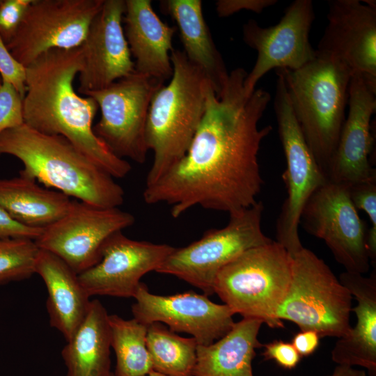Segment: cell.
Listing matches in <instances>:
<instances>
[{"instance_id":"26","label":"cell","mask_w":376,"mask_h":376,"mask_svg":"<svg viewBox=\"0 0 376 376\" xmlns=\"http://www.w3.org/2000/svg\"><path fill=\"white\" fill-rule=\"evenodd\" d=\"M73 199L22 175L0 178V207L19 223L45 228L63 217Z\"/></svg>"},{"instance_id":"13","label":"cell","mask_w":376,"mask_h":376,"mask_svg":"<svg viewBox=\"0 0 376 376\" xmlns=\"http://www.w3.org/2000/svg\"><path fill=\"white\" fill-rule=\"evenodd\" d=\"M134 222L131 213L118 207H99L73 200L69 211L44 228L35 242L79 274L100 260L103 245L111 235Z\"/></svg>"},{"instance_id":"9","label":"cell","mask_w":376,"mask_h":376,"mask_svg":"<svg viewBox=\"0 0 376 376\" xmlns=\"http://www.w3.org/2000/svg\"><path fill=\"white\" fill-rule=\"evenodd\" d=\"M277 75L274 108L286 168L282 174L287 196L276 221V242L292 256L304 246L298 233L302 211L312 194L327 182L301 133L284 78Z\"/></svg>"},{"instance_id":"29","label":"cell","mask_w":376,"mask_h":376,"mask_svg":"<svg viewBox=\"0 0 376 376\" xmlns=\"http://www.w3.org/2000/svg\"><path fill=\"white\" fill-rule=\"evenodd\" d=\"M40 249L25 238H0V285L22 281L36 274Z\"/></svg>"},{"instance_id":"36","label":"cell","mask_w":376,"mask_h":376,"mask_svg":"<svg viewBox=\"0 0 376 376\" xmlns=\"http://www.w3.org/2000/svg\"><path fill=\"white\" fill-rule=\"evenodd\" d=\"M43 228L19 223L0 207V238H25L35 241L41 235Z\"/></svg>"},{"instance_id":"24","label":"cell","mask_w":376,"mask_h":376,"mask_svg":"<svg viewBox=\"0 0 376 376\" xmlns=\"http://www.w3.org/2000/svg\"><path fill=\"white\" fill-rule=\"evenodd\" d=\"M263 324L243 318L216 343L198 345L193 376H253L252 361L256 349L263 346L258 339Z\"/></svg>"},{"instance_id":"19","label":"cell","mask_w":376,"mask_h":376,"mask_svg":"<svg viewBox=\"0 0 376 376\" xmlns=\"http://www.w3.org/2000/svg\"><path fill=\"white\" fill-rule=\"evenodd\" d=\"M125 10V0H104L93 19L81 45L79 93L105 88L135 72L122 25Z\"/></svg>"},{"instance_id":"32","label":"cell","mask_w":376,"mask_h":376,"mask_svg":"<svg viewBox=\"0 0 376 376\" xmlns=\"http://www.w3.org/2000/svg\"><path fill=\"white\" fill-rule=\"evenodd\" d=\"M33 0H0V37L7 45Z\"/></svg>"},{"instance_id":"30","label":"cell","mask_w":376,"mask_h":376,"mask_svg":"<svg viewBox=\"0 0 376 376\" xmlns=\"http://www.w3.org/2000/svg\"><path fill=\"white\" fill-rule=\"evenodd\" d=\"M350 199L356 209L363 210L368 217L366 246L370 265L376 267V180L360 183L347 188Z\"/></svg>"},{"instance_id":"23","label":"cell","mask_w":376,"mask_h":376,"mask_svg":"<svg viewBox=\"0 0 376 376\" xmlns=\"http://www.w3.org/2000/svg\"><path fill=\"white\" fill-rule=\"evenodd\" d=\"M161 8L175 22L188 61L203 72L219 97L229 73L205 20L202 1H162Z\"/></svg>"},{"instance_id":"37","label":"cell","mask_w":376,"mask_h":376,"mask_svg":"<svg viewBox=\"0 0 376 376\" xmlns=\"http://www.w3.org/2000/svg\"><path fill=\"white\" fill-rule=\"evenodd\" d=\"M320 338L315 331H300L294 336L291 343L301 357H307L318 349Z\"/></svg>"},{"instance_id":"10","label":"cell","mask_w":376,"mask_h":376,"mask_svg":"<svg viewBox=\"0 0 376 376\" xmlns=\"http://www.w3.org/2000/svg\"><path fill=\"white\" fill-rule=\"evenodd\" d=\"M163 85L134 72L105 88L84 94L93 97L101 111L93 132L117 157L139 164L146 162L149 107L153 95Z\"/></svg>"},{"instance_id":"4","label":"cell","mask_w":376,"mask_h":376,"mask_svg":"<svg viewBox=\"0 0 376 376\" xmlns=\"http://www.w3.org/2000/svg\"><path fill=\"white\" fill-rule=\"evenodd\" d=\"M173 75L153 95L148 113L146 140L153 160L146 186L155 182L185 156L199 127L210 83L183 51L171 52Z\"/></svg>"},{"instance_id":"11","label":"cell","mask_w":376,"mask_h":376,"mask_svg":"<svg viewBox=\"0 0 376 376\" xmlns=\"http://www.w3.org/2000/svg\"><path fill=\"white\" fill-rule=\"evenodd\" d=\"M104 0H33L6 47L25 68L54 49L80 47Z\"/></svg>"},{"instance_id":"22","label":"cell","mask_w":376,"mask_h":376,"mask_svg":"<svg viewBox=\"0 0 376 376\" xmlns=\"http://www.w3.org/2000/svg\"><path fill=\"white\" fill-rule=\"evenodd\" d=\"M35 272L47 288L50 325L68 341L86 317L91 297L81 285L78 274L47 251L40 249Z\"/></svg>"},{"instance_id":"41","label":"cell","mask_w":376,"mask_h":376,"mask_svg":"<svg viewBox=\"0 0 376 376\" xmlns=\"http://www.w3.org/2000/svg\"><path fill=\"white\" fill-rule=\"evenodd\" d=\"M0 81H1V77H0Z\"/></svg>"},{"instance_id":"17","label":"cell","mask_w":376,"mask_h":376,"mask_svg":"<svg viewBox=\"0 0 376 376\" xmlns=\"http://www.w3.org/2000/svg\"><path fill=\"white\" fill-rule=\"evenodd\" d=\"M327 25L316 53L376 86V8L359 0L328 2Z\"/></svg>"},{"instance_id":"1","label":"cell","mask_w":376,"mask_h":376,"mask_svg":"<svg viewBox=\"0 0 376 376\" xmlns=\"http://www.w3.org/2000/svg\"><path fill=\"white\" fill-rule=\"evenodd\" d=\"M246 75L243 68L233 70L219 97L207 84L205 112L188 150L145 186V203L166 204L177 219L196 206L230 214L257 201L263 185L258 152L272 130L258 124L272 97L261 88L247 95Z\"/></svg>"},{"instance_id":"25","label":"cell","mask_w":376,"mask_h":376,"mask_svg":"<svg viewBox=\"0 0 376 376\" xmlns=\"http://www.w3.org/2000/svg\"><path fill=\"white\" fill-rule=\"evenodd\" d=\"M107 310L91 300L88 313L61 352L66 376H109L111 336Z\"/></svg>"},{"instance_id":"15","label":"cell","mask_w":376,"mask_h":376,"mask_svg":"<svg viewBox=\"0 0 376 376\" xmlns=\"http://www.w3.org/2000/svg\"><path fill=\"white\" fill-rule=\"evenodd\" d=\"M132 312L138 322L148 325L166 324L173 332L192 336L198 345H208L226 335L233 327L235 315L226 304L212 301L205 294L187 292L157 295L140 283L134 296Z\"/></svg>"},{"instance_id":"38","label":"cell","mask_w":376,"mask_h":376,"mask_svg":"<svg viewBox=\"0 0 376 376\" xmlns=\"http://www.w3.org/2000/svg\"><path fill=\"white\" fill-rule=\"evenodd\" d=\"M329 376H366L364 370L354 368L345 365H338Z\"/></svg>"},{"instance_id":"16","label":"cell","mask_w":376,"mask_h":376,"mask_svg":"<svg viewBox=\"0 0 376 376\" xmlns=\"http://www.w3.org/2000/svg\"><path fill=\"white\" fill-rule=\"evenodd\" d=\"M174 249L166 244L134 240L119 231L105 242L100 260L78 279L90 297H134L141 278L156 271Z\"/></svg>"},{"instance_id":"3","label":"cell","mask_w":376,"mask_h":376,"mask_svg":"<svg viewBox=\"0 0 376 376\" xmlns=\"http://www.w3.org/2000/svg\"><path fill=\"white\" fill-rule=\"evenodd\" d=\"M19 159V175L69 197L103 207H118L125 192L113 178L61 135L39 132L26 124L0 133V155Z\"/></svg>"},{"instance_id":"20","label":"cell","mask_w":376,"mask_h":376,"mask_svg":"<svg viewBox=\"0 0 376 376\" xmlns=\"http://www.w3.org/2000/svg\"><path fill=\"white\" fill-rule=\"evenodd\" d=\"M123 22L135 72L164 84L173 75L170 55L175 28L161 20L150 0H125Z\"/></svg>"},{"instance_id":"2","label":"cell","mask_w":376,"mask_h":376,"mask_svg":"<svg viewBox=\"0 0 376 376\" xmlns=\"http://www.w3.org/2000/svg\"><path fill=\"white\" fill-rule=\"evenodd\" d=\"M82 66L81 46L49 50L28 65L24 124L41 133L65 137L113 178H124L132 169L130 164L115 155L93 132L96 101L74 89V79Z\"/></svg>"},{"instance_id":"5","label":"cell","mask_w":376,"mask_h":376,"mask_svg":"<svg viewBox=\"0 0 376 376\" xmlns=\"http://www.w3.org/2000/svg\"><path fill=\"white\" fill-rule=\"evenodd\" d=\"M284 78L301 133L325 174L345 120L351 71L341 63L316 53L295 70H276Z\"/></svg>"},{"instance_id":"40","label":"cell","mask_w":376,"mask_h":376,"mask_svg":"<svg viewBox=\"0 0 376 376\" xmlns=\"http://www.w3.org/2000/svg\"><path fill=\"white\" fill-rule=\"evenodd\" d=\"M109 376H116L115 374L113 373H111Z\"/></svg>"},{"instance_id":"14","label":"cell","mask_w":376,"mask_h":376,"mask_svg":"<svg viewBox=\"0 0 376 376\" xmlns=\"http://www.w3.org/2000/svg\"><path fill=\"white\" fill-rule=\"evenodd\" d=\"M314 19L313 1L295 0L274 26L262 27L253 19L243 25L244 42L258 53L256 61L244 81L247 95L256 89L258 81L271 70H295L316 57L309 40Z\"/></svg>"},{"instance_id":"6","label":"cell","mask_w":376,"mask_h":376,"mask_svg":"<svg viewBox=\"0 0 376 376\" xmlns=\"http://www.w3.org/2000/svg\"><path fill=\"white\" fill-rule=\"evenodd\" d=\"M292 258L272 240L246 250L217 274L214 292L234 314L283 328L277 317L292 279Z\"/></svg>"},{"instance_id":"21","label":"cell","mask_w":376,"mask_h":376,"mask_svg":"<svg viewBox=\"0 0 376 376\" xmlns=\"http://www.w3.org/2000/svg\"><path fill=\"white\" fill-rule=\"evenodd\" d=\"M339 280L357 300L352 308L357 322L336 342L331 359L338 365L364 368L370 376H376V269L369 276L345 271Z\"/></svg>"},{"instance_id":"27","label":"cell","mask_w":376,"mask_h":376,"mask_svg":"<svg viewBox=\"0 0 376 376\" xmlns=\"http://www.w3.org/2000/svg\"><path fill=\"white\" fill-rule=\"evenodd\" d=\"M196 339L182 337L160 322L148 325L146 346L153 371L166 376H193Z\"/></svg>"},{"instance_id":"33","label":"cell","mask_w":376,"mask_h":376,"mask_svg":"<svg viewBox=\"0 0 376 376\" xmlns=\"http://www.w3.org/2000/svg\"><path fill=\"white\" fill-rule=\"evenodd\" d=\"M0 77L11 84L24 99L26 91V68L17 61L0 37Z\"/></svg>"},{"instance_id":"34","label":"cell","mask_w":376,"mask_h":376,"mask_svg":"<svg viewBox=\"0 0 376 376\" xmlns=\"http://www.w3.org/2000/svg\"><path fill=\"white\" fill-rule=\"evenodd\" d=\"M263 346L264 359L273 360L285 369L295 368L301 358L291 343L274 340Z\"/></svg>"},{"instance_id":"35","label":"cell","mask_w":376,"mask_h":376,"mask_svg":"<svg viewBox=\"0 0 376 376\" xmlns=\"http://www.w3.org/2000/svg\"><path fill=\"white\" fill-rule=\"evenodd\" d=\"M276 3V0H218L215 6L217 15L226 17L242 10L259 14Z\"/></svg>"},{"instance_id":"28","label":"cell","mask_w":376,"mask_h":376,"mask_svg":"<svg viewBox=\"0 0 376 376\" xmlns=\"http://www.w3.org/2000/svg\"><path fill=\"white\" fill-rule=\"evenodd\" d=\"M111 347L116 357V376H146L153 371L146 346L148 325L134 318L109 315Z\"/></svg>"},{"instance_id":"31","label":"cell","mask_w":376,"mask_h":376,"mask_svg":"<svg viewBox=\"0 0 376 376\" xmlns=\"http://www.w3.org/2000/svg\"><path fill=\"white\" fill-rule=\"evenodd\" d=\"M24 123L23 98L10 84L0 81V133Z\"/></svg>"},{"instance_id":"39","label":"cell","mask_w":376,"mask_h":376,"mask_svg":"<svg viewBox=\"0 0 376 376\" xmlns=\"http://www.w3.org/2000/svg\"><path fill=\"white\" fill-rule=\"evenodd\" d=\"M146 376H166V375H162V374L159 373H157L155 371H152V372H151L150 373H149L148 375H147Z\"/></svg>"},{"instance_id":"12","label":"cell","mask_w":376,"mask_h":376,"mask_svg":"<svg viewBox=\"0 0 376 376\" xmlns=\"http://www.w3.org/2000/svg\"><path fill=\"white\" fill-rule=\"evenodd\" d=\"M300 224L307 233L324 240L346 272L368 273V228L347 187L329 181L319 187L307 201Z\"/></svg>"},{"instance_id":"18","label":"cell","mask_w":376,"mask_h":376,"mask_svg":"<svg viewBox=\"0 0 376 376\" xmlns=\"http://www.w3.org/2000/svg\"><path fill=\"white\" fill-rule=\"evenodd\" d=\"M348 113L325 173L327 181L347 188L376 180L370 162L373 137L370 120L376 110V86L353 75L348 88Z\"/></svg>"},{"instance_id":"7","label":"cell","mask_w":376,"mask_h":376,"mask_svg":"<svg viewBox=\"0 0 376 376\" xmlns=\"http://www.w3.org/2000/svg\"><path fill=\"white\" fill-rule=\"evenodd\" d=\"M292 258V279L278 318L320 338L347 335L353 299L349 290L312 251L303 247Z\"/></svg>"},{"instance_id":"8","label":"cell","mask_w":376,"mask_h":376,"mask_svg":"<svg viewBox=\"0 0 376 376\" xmlns=\"http://www.w3.org/2000/svg\"><path fill=\"white\" fill-rule=\"evenodd\" d=\"M262 201L229 214L228 224L210 229L187 246L175 248L155 272L175 276L201 289L207 296L214 292L219 272L253 247L270 242L262 230Z\"/></svg>"}]
</instances>
